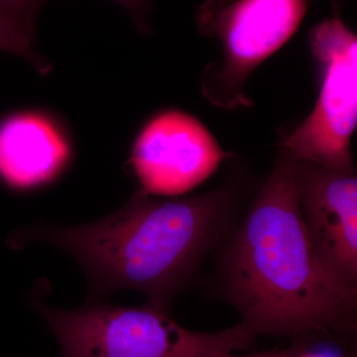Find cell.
<instances>
[{
  "label": "cell",
  "instance_id": "6",
  "mask_svg": "<svg viewBox=\"0 0 357 357\" xmlns=\"http://www.w3.org/2000/svg\"><path fill=\"white\" fill-rule=\"evenodd\" d=\"M229 155L198 119L170 110L142 129L134 143L130 164L141 191L176 197L208 180Z\"/></svg>",
  "mask_w": 357,
  "mask_h": 357
},
{
  "label": "cell",
  "instance_id": "8",
  "mask_svg": "<svg viewBox=\"0 0 357 357\" xmlns=\"http://www.w3.org/2000/svg\"><path fill=\"white\" fill-rule=\"evenodd\" d=\"M69 160L65 136L45 115L20 112L0 122V180L10 189L51 182Z\"/></svg>",
  "mask_w": 357,
  "mask_h": 357
},
{
  "label": "cell",
  "instance_id": "12",
  "mask_svg": "<svg viewBox=\"0 0 357 357\" xmlns=\"http://www.w3.org/2000/svg\"><path fill=\"white\" fill-rule=\"evenodd\" d=\"M304 349L302 344H294L285 349H274V351L258 352V354H249V356H237L234 354L222 357H295L298 352Z\"/></svg>",
  "mask_w": 357,
  "mask_h": 357
},
{
  "label": "cell",
  "instance_id": "4",
  "mask_svg": "<svg viewBox=\"0 0 357 357\" xmlns=\"http://www.w3.org/2000/svg\"><path fill=\"white\" fill-rule=\"evenodd\" d=\"M307 10V0H206L199 29L218 40L222 59L204 70V98L220 109L250 107L249 77L297 32Z\"/></svg>",
  "mask_w": 357,
  "mask_h": 357
},
{
  "label": "cell",
  "instance_id": "13",
  "mask_svg": "<svg viewBox=\"0 0 357 357\" xmlns=\"http://www.w3.org/2000/svg\"><path fill=\"white\" fill-rule=\"evenodd\" d=\"M295 357H344L333 351H310L303 349Z\"/></svg>",
  "mask_w": 357,
  "mask_h": 357
},
{
  "label": "cell",
  "instance_id": "3",
  "mask_svg": "<svg viewBox=\"0 0 357 357\" xmlns=\"http://www.w3.org/2000/svg\"><path fill=\"white\" fill-rule=\"evenodd\" d=\"M37 307L57 337L62 357H222L249 347L256 337L243 323L220 332L189 330L151 305Z\"/></svg>",
  "mask_w": 357,
  "mask_h": 357
},
{
  "label": "cell",
  "instance_id": "2",
  "mask_svg": "<svg viewBox=\"0 0 357 357\" xmlns=\"http://www.w3.org/2000/svg\"><path fill=\"white\" fill-rule=\"evenodd\" d=\"M237 199L234 184L185 199L140 191L98 222L40 227L29 237L74 256L96 292L130 289L166 311L227 227Z\"/></svg>",
  "mask_w": 357,
  "mask_h": 357
},
{
  "label": "cell",
  "instance_id": "14",
  "mask_svg": "<svg viewBox=\"0 0 357 357\" xmlns=\"http://www.w3.org/2000/svg\"><path fill=\"white\" fill-rule=\"evenodd\" d=\"M333 8L337 9V0H332Z\"/></svg>",
  "mask_w": 357,
  "mask_h": 357
},
{
  "label": "cell",
  "instance_id": "7",
  "mask_svg": "<svg viewBox=\"0 0 357 357\" xmlns=\"http://www.w3.org/2000/svg\"><path fill=\"white\" fill-rule=\"evenodd\" d=\"M294 185L317 255L340 281L357 290L356 171L332 170L295 160Z\"/></svg>",
  "mask_w": 357,
  "mask_h": 357
},
{
  "label": "cell",
  "instance_id": "1",
  "mask_svg": "<svg viewBox=\"0 0 357 357\" xmlns=\"http://www.w3.org/2000/svg\"><path fill=\"white\" fill-rule=\"evenodd\" d=\"M294 165L280 149L223 261L227 298L255 335L340 332L356 310L357 290L324 264L310 241Z\"/></svg>",
  "mask_w": 357,
  "mask_h": 357
},
{
  "label": "cell",
  "instance_id": "10",
  "mask_svg": "<svg viewBox=\"0 0 357 357\" xmlns=\"http://www.w3.org/2000/svg\"><path fill=\"white\" fill-rule=\"evenodd\" d=\"M32 40L16 31L13 27L0 21V50L11 52L23 56L34 64L42 74L48 72L50 67L43 60H40L31 50Z\"/></svg>",
  "mask_w": 357,
  "mask_h": 357
},
{
  "label": "cell",
  "instance_id": "5",
  "mask_svg": "<svg viewBox=\"0 0 357 357\" xmlns=\"http://www.w3.org/2000/svg\"><path fill=\"white\" fill-rule=\"evenodd\" d=\"M321 67V91L309 116L284 137L280 149L297 161L332 170L354 171L351 149L357 122V38L340 16L310 31Z\"/></svg>",
  "mask_w": 357,
  "mask_h": 357
},
{
  "label": "cell",
  "instance_id": "11",
  "mask_svg": "<svg viewBox=\"0 0 357 357\" xmlns=\"http://www.w3.org/2000/svg\"><path fill=\"white\" fill-rule=\"evenodd\" d=\"M122 6L133 14L134 17L138 21V24L145 29V13H146L148 0H116Z\"/></svg>",
  "mask_w": 357,
  "mask_h": 357
},
{
  "label": "cell",
  "instance_id": "9",
  "mask_svg": "<svg viewBox=\"0 0 357 357\" xmlns=\"http://www.w3.org/2000/svg\"><path fill=\"white\" fill-rule=\"evenodd\" d=\"M43 0H0V21L32 40L37 11Z\"/></svg>",
  "mask_w": 357,
  "mask_h": 357
}]
</instances>
